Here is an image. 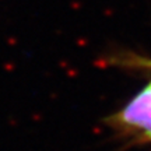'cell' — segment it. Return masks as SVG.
I'll return each mask as SVG.
<instances>
[{
  "mask_svg": "<svg viewBox=\"0 0 151 151\" xmlns=\"http://www.w3.org/2000/svg\"><path fill=\"white\" fill-rule=\"evenodd\" d=\"M109 123L132 140L151 141V81L124 108L113 115Z\"/></svg>",
  "mask_w": 151,
  "mask_h": 151,
  "instance_id": "1",
  "label": "cell"
}]
</instances>
